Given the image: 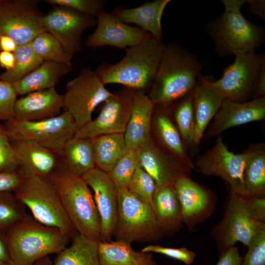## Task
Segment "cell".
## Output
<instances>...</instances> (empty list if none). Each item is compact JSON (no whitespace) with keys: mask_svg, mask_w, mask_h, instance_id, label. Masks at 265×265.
<instances>
[{"mask_svg":"<svg viewBox=\"0 0 265 265\" xmlns=\"http://www.w3.org/2000/svg\"><path fill=\"white\" fill-rule=\"evenodd\" d=\"M17 47V45L12 38L6 35H0V51L14 53Z\"/></svg>","mask_w":265,"mask_h":265,"instance_id":"cell-52","label":"cell"},{"mask_svg":"<svg viewBox=\"0 0 265 265\" xmlns=\"http://www.w3.org/2000/svg\"><path fill=\"white\" fill-rule=\"evenodd\" d=\"M81 176L94 192L100 221V241L109 242L116 225L118 190L108 173L96 167Z\"/></svg>","mask_w":265,"mask_h":265,"instance_id":"cell-16","label":"cell"},{"mask_svg":"<svg viewBox=\"0 0 265 265\" xmlns=\"http://www.w3.org/2000/svg\"><path fill=\"white\" fill-rule=\"evenodd\" d=\"M37 1L33 0H0V35L12 38L17 46L30 43L46 31Z\"/></svg>","mask_w":265,"mask_h":265,"instance_id":"cell-13","label":"cell"},{"mask_svg":"<svg viewBox=\"0 0 265 265\" xmlns=\"http://www.w3.org/2000/svg\"><path fill=\"white\" fill-rule=\"evenodd\" d=\"M265 119V97L244 102L224 99L203 137H217L231 128Z\"/></svg>","mask_w":265,"mask_h":265,"instance_id":"cell-20","label":"cell"},{"mask_svg":"<svg viewBox=\"0 0 265 265\" xmlns=\"http://www.w3.org/2000/svg\"><path fill=\"white\" fill-rule=\"evenodd\" d=\"M22 173L20 168L12 172H0V193L14 192L21 184Z\"/></svg>","mask_w":265,"mask_h":265,"instance_id":"cell-45","label":"cell"},{"mask_svg":"<svg viewBox=\"0 0 265 265\" xmlns=\"http://www.w3.org/2000/svg\"><path fill=\"white\" fill-rule=\"evenodd\" d=\"M62 157L63 164L75 175L81 176L96 167L95 152L91 139L73 136L66 142Z\"/></svg>","mask_w":265,"mask_h":265,"instance_id":"cell-31","label":"cell"},{"mask_svg":"<svg viewBox=\"0 0 265 265\" xmlns=\"http://www.w3.org/2000/svg\"><path fill=\"white\" fill-rule=\"evenodd\" d=\"M20 167L36 174L49 177L57 165L58 156L30 139L11 140Z\"/></svg>","mask_w":265,"mask_h":265,"instance_id":"cell-23","label":"cell"},{"mask_svg":"<svg viewBox=\"0 0 265 265\" xmlns=\"http://www.w3.org/2000/svg\"><path fill=\"white\" fill-rule=\"evenodd\" d=\"M265 97V64L263 66L252 99Z\"/></svg>","mask_w":265,"mask_h":265,"instance_id":"cell-50","label":"cell"},{"mask_svg":"<svg viewBox=\"0 0 265 265\" xmlns=\"http://www.w3.org/2000/svg\"><path fill=\"white\" fill-rule=\"evenodd\" d=\"M247 248L241 265H265V230L253 238Z\"/></svg>","mask_w":265,"mask_h":265,"instance_id":"cell-43","label":"cell"},{"mask_svg":"<svg viewBox=\"0 0 265 265\" xmlns=\"http://www.w3.org/2000/svg\"><path fill=\"white\" fill-rule=\"evenodd\" d=\"M45 1L54 5L66 6L94 18L104 10L106 3L105 0H46Z\"/></svg>","mask_w":265,"mask_h":265,"instance_id":"cell-41","label":"cell"},{"mask_svg":"<svg viewBox=\"0 0 265 265\" xmlns=\"http://www.w3.org/2000/svg\"><path fill=\"white\" fill-rule=\"evenodd\" d=\"M245 155L229 150L221 135L212 147L198 156L194 162L196 171L206 176L220 177L229 185L232 193L246 195L243 171Z\"/></svg>","mask_w":265,"mask_h":265,"instance_id":"cell-12","label":"cell"},{"mask_svg":"<svg viewBox=\"0 0 265 265\" xmlns=\"http://www.w3.org/2000/svg\"><path fill=\"white\" fill-rule=\"evenodd\" d=\"M10 261L5 238V233L0 230V262L6 263Z\"/></svg>","mask_w":265,"mask_h":265,"instance_id":"cell-51","label":"cell"},{"mask_svg":"<svg viewBox=\"0 0 265 265\" xmlns=\"http://www.w3.org/2000/svg\"><path fill=\"white\" fill-rule=\"evenodd\" d=\"M154 104L144 92L134 91L132 111L124 132L127 148L136 150L150 135Z\"/></svg>","mask_w":265,"mask_h":265,"instance_id":"cell-24","label":"cell"},{"mask_svg":"<svg viewBox=\"0 0 265 265\" xmlns=\"http://www.w3.org/2000/svg\"><path fill=\"white\" fill-rule=\"evenodd\" d=\"M258 219L265 222V195L245 196Z\"/></svg>","mask_w":265,"mask_h":265,"instance_id":"cell-47","label":"cell"},{"mask_svg":"<svg viewBox=\"0 0 265 265\" xmlns=\"http://www.w3.org/2000/svg\"><path fill=\"white\" fill-rule=\"evenodd\" d=\"M248 5V9L251 14L260 17L265 20V0H245Z\"/></svg>","mask_w":265,"mask_h":265,"instance_id":"cell-48","label":"cell"},{"mask_svg":"<svg viewBox=\"0 0 265 265\" xmlns=\"http://www.w3.org/2000/svg\"><path fill=\"white\" fill-rule=\"evenodd\" d=\"M141 251L143 252L161 254L182 261L187 265L192 264L196 258L195 253L185 247L170 248L151 244L144 247Z\"/></svg>","mask_w":265,"mask_h":265,"instance_id":"cell-44","label":"cell"},{"mask_svg":"<svg viewBox=\"0 0 265 265\" xmlns=\"http://www.w3.org/2000/svg\"><path fill=\"white\" fill-rule=\"evenodd\" d=\"M15 57L14 53L0 52V66L6 71L12 69L15 65Z\"/></svg>","mask_w":265,"mask_h":265,"instance_id":"cell-49","label":"cell"},{"mask_svg":"<svg viewBox=\"0 0 265 265\" xmlns=\"http://www.w3.org/2000/svg\"><path fill=\"white\" fill-rule=\"evenodd\" d=\"M0 265H16L14 263H13L12 261H10L6 263L0 262Z\"/></svg>","mask_w":265,"mask_h":265,"instance_id":"cell-54","label":"cell"},{"mask_svg":"<svg viewBox=\"0 0 265 265\" xmlns=\"http://www.w3.org/2000/svg\"><path fill=\"white\" fill-rule=\"evenodd\" d=\"M138 164L135 151L127 148L122 157L108 173L117 190L127 188Z\"/></svg>","mask_w":265,"mask_h":265,"instance_id":"cell-39","label":"cell"},{"mask_svg":"<svg viewBox=\"0 0 265 265\" xmlns=\"http://www.w3.org/2000/svg\"><path fill=\"white\" fill-rule=\"evenodd\" d=\"M53 262L49 256L45 257L37 262L33 265H52Z\"/></svg>","mask_w":265,"mask_h":265,"instance_id":"cell-53","label":"cell"},{"mask_svg":"<svg viewBox=\"0 0 265 265\" xmlns=\"http://www.w3.org/2000/svg\"><path fill=\"white\" fill-rule=\"evenodd\" d=\"M173 187L180 203L184 224L191 231L212 213L215 204L212 195L187 176L177 179Z\"/></svg>","mask_w":265,"mask_h":265,"instance_id":"cell-19","label":"cell"},{"mask_svg":"<svg viewBox=\"0 0 265 265\" xmlns=\"http://www.w3.org/2000/svg\"><path fill=\"white\" fill-rule=\"evenodd\" d=\"M22 179L14 192L37 221L56 228L72 238L78 233L69 219L56 189L48 177L20 167Z\"/></svg>","mask_w":265,"mask_h":265,"instance_id":"cell-6","label":"cell"},{"mask_svg":"<svg viewBox=\"0 0 265 265\" xmlns=\"http://www.w3.org/2000/svg\"><path fill=\"white\" fill-rule=\"evenodd\" d=\"M91 139L95 152L96 166L108 173L127 149L124 133L105 134Z\"/></svg>","mask_w":265,"mask_h":265,"instance_id":"cell-33","label":"cell"},{"mask_svg":"<svg viewBox=\"0 0 265 265\" xmlns=\"http://www.w3.org/2000/svg\"><path fill=\"white\" fill-rule=\"evenodd\" d=\"M137 160L153 178L156 186L172 185L178 178L189 176L192 169L170 153H167L153 141L151 135L135 150Z\"/></svg>","mask_w":265,"mask_h":265,"instance_id":"cell-18","label":"cell"},{"mask_svg":"<svg viewBox=\"0 0 265 265\" xmlns=\"http://www.w3.org/2000/svg\"><path fill=\"white\" fill-rule=\"evenodd\" d=\"M100 265H157L152 253L134 250L122 240L100 242Z\"/></svg>","mask_w":265,"mask_h":265,"instance_id":"cell-29","label":"cell"},{"mask_svg":"<svg viewBox=\"0 0 265 265\" xmlns=\"http://www.w3.org/2000/svg\"><path fill=\"white\" fill-rule=\"evenodd\" d=\"M96 28L88 36L86 46L91 49L111 46L126 49L142 43L152 36L137 26H129L105 9L97 17Z\"/></svg>","mask_w":265,"mask_h":265,"instance_id":"cell-17","label":"cell"},{"mask_svg":"<svg viewBox=\"0 0 265 265\" xmlns=\"http://www.w3.org/2000/svg\"><path fill=\"white\" fill-rule=\"evenodd\" d=\"M164 236L150 206L127 188L118 189L117 222L114 236L131 244L157 241Z\"/></svg>","mask_w":265,"mask_h":265,"instance_id":"cell-8","label":"cell"},{"mask_svg":"<svg viewBox=\"0 0 265 265\" xmlns=\"http://www.w3.org/2000/svg\"><path fill=\"white\" fill-rule=\"evenodd\" d=\"M27 214L26 208L17 199L14 192L0 193V230L6 232Z\"/></svg>","mask_w":265,"mask_h":265,"instance_id":"cell-37","label":"cell"},{"mask_svg":"<svg viewBox=\"0 0 265 265\" xmlns=\"http://www.w3.org/2000/svg\"><path fill=\"white\" fill-rule=\"evenodd\" d=\"M63 108V95L54 88L34 91L17 99L13 119L38 121L59 115Z\"/></svg>","mask_w":265,"mask_h":265,"instance_id":"cell-21","label":"cell"},{"mask_svg":"<svg viewBox=\"0 0 265 265\" xmlns=\"http://www.w3.org/2000/svg\"><path fill=\"white\" fill-rule=\"evenodd\" d=\"M77 232L100 241V221L93 195L82 176L70 172L61 160L48 177Z\"/></svg>","mask_w":265,"mask_h":265,"instance_id":"cell-5","label":"cell"},{"mask_svg":"<svg viewBox=\"0 0 265 265\" xmlns=\"http://www.w3.org/2000/svg\"><path fill=\"white\" fill-rule=\"evenodd\" d=\"M14 67L0 74V80L11 84L22 79L40 66L44 60L33 49L31 42L17 46L14 52Z\"/></svg>","mask_w":265,"mask_h":265,"instance_id":"cell-35","label":"cell"},{"mask_svg":"<svg viewBox=\"0 0 265 265\" xmlns=\"http://www.w3.org/2000/svg\"><path fill=\"white\" fill-rule=\"evenodd\" d=\"M235 56L234 62L225 68L220 79L211 81L200 74L197 80L224 99L244 102L252 98L265 64V54L252 51Z\"/></svg>","mask_w":265,"mask_h":265,"instance_id":"cell-7","label":"cell"},{"mask_svg":"<svg viewBox=\"0 0 265 265\" xmlns=\"http://www.w3.org/2000/svg\"><path fill=\"white\" fill-rule=\"evenodd\" d=\"M165 45L153 36L125 49L123 58L114 64L104 63L95 71L105 85L118 83L134 91L151 88Z\"/></svg>","mask_w":265,"mask_h":265,"instance_id":"cell-3","label":"cell"},{"mask_svg":"<svg viewBox=\"0 0 265 265\" xmlns=\"http://www.w3.org/2000/svg\"><path fill=\"white\" fill-rule=\"evenodd\" d=\"M170 0L146 1L134 8L116 6L111 13L122 22L133 24L153 37L162 41L161 17Z\"/></svg>","mask_w":265,"mask_h":265,"instance_id":"cell-22","label":"cell"},{"mask_svg":"<svg viewBox=\"0 0 265 265\" xmlns=\"http://www.w3.org/2000/svg\"><path fill=\"white\" fill-rule=\"evenodd\" d=\"M243 152L246 195H265V143L250 144Z\"/></svg>","mask_w":265,"mask_h":265,"instance_id":"cell-30","label":"cell"},{"mask_svg":"<svg viewBox=\"0 0 265 265\" xmlns=\"http://www.w3.org/2000/svg\"><path fill=\"white\" fill-rule=\"evenodd\" d=\"M156 187L153 178L139 163L128 185L127 190L152 208L153 197Z\"/></svg>","mask_w":265,"mask_h":265,"instance_id":"cell-38","label":"cell"},{"mask_svg":"<svg viewBox=\"0 0 265 265\" xmlns=\"http://www.w3.org/2000/svg\"><path fill=\"white\" fill-rule=\"evenodd\" d=\"M175 125L187 150L194 144V118L192 90L181 98L171 103Z\"/></svg>","mask_w":265,"mask_h":265,"instance_id":"cell-34","label":"cell"},{"mask_svg":"<svg viewBox=\"0 0 265 265\" xmlns=\"http://www.w3.org/2000/svg\"><path fill=\"white\" fill-rule=\"evenodd\" d=\"M71 245L57 253L52 265H100V241L77 233Z\"/></svg>","mask_w":265,"mask_h":265,"instance_id":"cell-32","label":"cell"},{"mask_svg":"<svg viewBox=\"0 0 265 265\" xmlns=\"http://www.w3.org/2000/svg\"><path fill=\"white\" fill-rule=\"evenodd\" d=\"M36 53L44 61L72 64V57L63 50L58 41L47 31L37 35L31 42Z\"/></svg>","mask_w":265,"mask_h":265,"instance_id":"cell-36","label":"cell"},{"mask_svg":"<svg viewBox=\"0 0 265 265\" xmlns=\"http://www.w3.org/2000/svg\"><path fill=\"white\" fill-rule=\"evenodd\" d=\"M265 230V222L260 221L245 196L231 193L221 220L212 231L220 257L239 241L247 246L253 238Z\"/></svg>","mask_w":265,"mask_h":265,"instance_id":"cell-9","label":"cell"},{"mask_svg":"<svg viewBox=\"0 0 265 265\" xmlns=\"http://www.w3.org/2000/svg\"><path fill=\"white\" fill-rule=\"evenodd\" d=\"M43 22L46 31L58 41L65 52L72 58L82 51L83 32L96 25L97 20L70 8L54 5L44 16Z\"/></svg>","mask_w":265,"mask_h":265,"instance_id":"cell-15","label":"cell"},{"mask_svg":"<svg viewBox=\"0 0 265 265\" xmlns=\"http://www.w3.org/2000/svg\"><path fill=\"white\" fill-rule=\"evenodd\" d=\"M72 69V64L44 61L36 69L12 84L17 95L54 88L62 77Z\"/></svg>","mask_w":265,"mask_h":265,"instance_id":"cell-28","label":"cell"},{"mask_svg":"<svg viewBox=\"0 0 265 265\" xmlns=\"http://www.w3.org/2000/svg\"><path fill=\"white\" fill-rule=\"evenodd\" d=\"M152 209L164 236H172L184 224L179 201L173 185L156 186Z\"/></svg>","mask_w":265,"mask_h":265,"instance_id":"cell-25","label":"cell"},{"mask_svg":"<svg viewBox=\"0 0 265 265\" xmlns=\"http://www.w3.org/2000/svg\"><path fill=\"white\" fill-rule=\"evenodd\" d=\"M224 11L205 28L219 57L255 51L265 41V29L247 20L240 9L245 0H222Z\"/></svg>","mask_w":265,"mask_h":265,"instance_id":"cell-1","label":"cell"},{"mask_svg":"<svg viewBox=\"0 0 265 265\" xmlns=\"http://www.w3.org/2000/svg\"><path fill=\"white\" fill-rule=\"evenodd\" d=\"M20 164L4 125L0 124V172L18 170Z\"/></svg>","mask_w":265,"mask_h":265,"instance_id":"cell-40","label":"cell"},{"mask_svg":"<svg viewBox=\"0 0 265 265\" xmlns=\"http://www.w3.org/2000/svg\"><path fill=\"white\" fill-rule=\"evenodd\" d=\"M4 125L10 140L30 139L61 157L66 142L78 130L72 115L66 111L43 120L24 121L12 119Z\"/></svg>","mask_w":265,"mask_h":265,"instance_id":"cell-10","label":"cell"},{"mask_svg":"<svg viewBox=\"0 0 265 265\" xmlns=\"http://www.w3.org/2000/svg\"><path fill=\"white\" fill-rule=\"evenodd\" d=\"M17 96L12 84L0 80V121L13 118Z\"/></svg>","mask_w":265,"mask_h":265,"instance_id":"cell-42","label":"cell"},{"mask_svg":"<svg viewBox=\"0 0 265 265\" xmlns=\"http://www.w3.org/2000/svg\"><path fill=\"white\" fill-rule=\"evenodd\" d=\"M171 104H154L153 109L157 112L154 119L156 132L159 141L168 152L193 170L194 162L188 155L179 131L168 114Z\"/></svg>","mask_w":265,"mask_h":265,"instance_id":"cell-26","label":"cell"},{"mask_svg":"<svg viewBox=\"0 0 265 265\" xmlns=\"http://www.w3.org/2000/svg\"><path fill=\"white\" fill-rule=\"evenodd\" d=\"M5 238L11 261L16 265H33L45 257L58 253L71 238L27 213L5 232Z\"/></svg>","mask_w":265,"mask_h":265,"instance_id":"cell-4","label":"cell"},{"mask_svg":"<svg viewBox=\"0 0 265 265\" xmlns=\"http://www.w3.org/2000/svg\"><path fill=\"white\" fill-rule=\"evenodd\" d=\"M242 258L238 248L233 246L219 257L215 265H241Z\"/></svg>","mask_w":265,"mask_h":265,"instance_id":"cell-46","label":"cell"},{"mask_svg":"<svg viewBox=\"0 0 265 265\" xmlns=\"http://www.w3.org/2000/svg\"><path fill=\"white\" fill-rule=\"evenodd\" d=\"M113 94L90 68H83L79 75L66 84L63 95L64 111L73 118L78 130L92 120L95 108Z\"/></svg>","mask_w":265,"mask_h":265,"instance_id":"cell-11","label":"cell"},{"mask_svg":"<svg viewBox=\"0 0 265 265\" xmlns=\"http://www.w3.org/2000/svg\"><path fill=\"white\" fill-rule=\"evenodd\" d=\"M134 90L125 87L104 102L98 116L79 129L74 136L92 139L103 135L125 132L130 119Z\"/></svg>","mask_w":265,"mask_h":265,"instance_id":"cell-14","label":"cell"},{"mask_svg":"<svg viewBox=\"0 0 265 265\" xmlns=\"http://www.w3.org/2000/svg\"><path fill=\"white\" fill-rule=\"evenodd\" d=\"M194 144H199L208 124L219 110L224 98L198 80L192 89Z\"/></svg>","mask_w":265,"mask_h":265,"instance_id":"cell-27","label":"cell"},{"mask_svg":"<svg viewBox=\"0 0 265 265\" xmlns=\"http://www.w3.org/2000/svg\"><path fill=\"white\" fill-rule=\"evenodd\" d=\"M201 70L195 54L180 44L169 42L148 96L154 104L171 103L192 90Z\"/></svg>","mask_w":265,"mask_h":265,"instance_id":"cell-2","label":"cell"}]
</instances>
